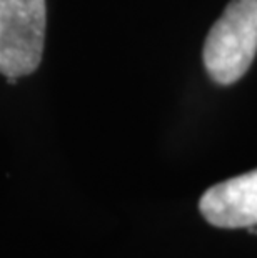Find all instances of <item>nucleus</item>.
Returning <instances> with one entry per match:
<instances>
[{
  "instance_id": "2",
  "label": "nucleus",
  "mask_w": 257,
  "mask_h": 258,
  "mask_svg": "<svg viewBox=\"0 0 257 258\" xmlns=\"http://www.w3.org/2000/svg\"><path fill=\"white\" fill-rule=\"evenodd\" d=\"M47 29L45 0H0V74H34L42 62Z\"/></svg>"
},
{
  "instance_id": "3",
  "label": "nucleus",
  "mask_w": 257,
  "mask_h": 258,
  "mask_svg": "<svg viewBox=\"0 0 257 258\" xmlns=\"http://www.w3.org/2000/svg\"><path fill=\"white\" fill-rule=\"evenodd\" d=\"M202 217L219 228L257 227V170L211 186L200 197Z\"/></svg>"
},
{
  "instance_id": "1",
  "label": "nucleus",
  "mask_w": 257,
  "mask_h": 258,
  "mask_svg": "<svg viewBox=\"0 0 257 258\" xmlns=\"http://www.w3.org/2000/svg\"><path fill=\"white\" fill-rule=\"evenodd\" d=\"M257 53V0H232L205 38L202 58L219 85H231L247 72Z\"/></svg>"
}]
</instances>
